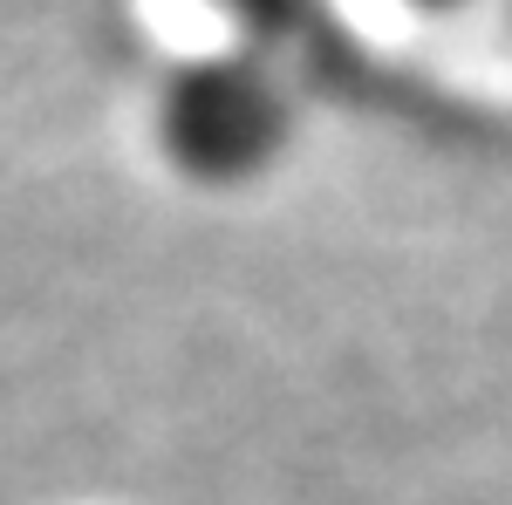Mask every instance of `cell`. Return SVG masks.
I'll return each mask as SVG.
<instances>
[{"label":"cell","instance_id":"2","mask_svg":"<svg viewBox=\"0 0 512 505\" xmlns=\"http://www.w3.org/2000/svg\"><path fill=\"white\" fill-rule=\"evenodd\" d=\"M410 7H458V0H410Z\"/></svg>","mask_w":512,"mask_h":505},{"label":"cell","instance_id":"1","mask_svg":"<svg viewBox=\"0 0 512 505\" xmlns=\"http://www.w3.org/2000/svg\"><path fill=\"white\" fill-rule=\"evenodd\" d=\"M287 130H294L287 89L260 62H239V55L185 62L158 96L164 151L178 157L192 178H212V185L253 178L260 164H274Z\"/></svg>","mask_w":512,"mask_h":505}]
</instances>
